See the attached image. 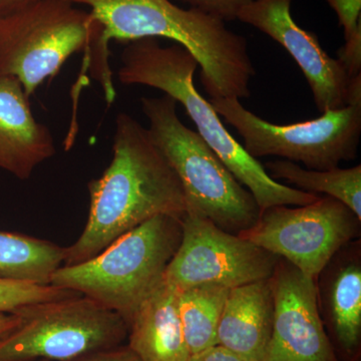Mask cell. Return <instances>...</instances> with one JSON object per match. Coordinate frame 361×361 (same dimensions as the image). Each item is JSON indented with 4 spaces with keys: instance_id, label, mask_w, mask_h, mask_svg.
<instances>
[{
    "instance_id": "6da1fadb",
    "label": "cell",
    "mask_w": 361,
    "mask_h": 361,
    "mask_svg": "<svg viewBox=\"0 0 361 361\" xmlns=\"http://www.w3.org/2000/svg\"><path fill=\"white\" fill-rule=\"evenodd\" d=\"M90 210L84 231L65 248L63 265L96 257L123 234L159 215L183 218L186 198L179 178L148 129L120 113L113 158L103 175L87 185Z\"/></svg>"
},
{
    "instance_id": "7a4b0ae2",
    "label": "cell",
    "mask_w": 361,
    "mask_h": 361,
    "mask_svg": "<svg viewBox=\"0 0 361 361\" xmlns=\"http://www.w3.org/2000/svg\"><path fill=\"white\" fill-rule=\"evenodd\" d=\"M90 7L102 26L104 42H130L164 37L182 45L201 66V82L210 99L250 96L255 68L245 37L225 21L171 0H68Z\"/></svg>"
},
{
    "instance_id": "3957f363",
    "label": "cell",
    "mask_w": 361,
    "mask_h": 361,
    "mask_svg": "<svg viewBox=\"0 0 361 361\" xmlns=\"http://www.w3.org/2000/svg\"><path fill=\"white\" fill-rule=\"evenodd\" d=\"M121 63L118 77L123 85L160 90L184 106L196 125L197 133L232 175L250 191L261 212L273 206L308 205L320 198L319 195L273 180L264 166L232 137L220 116L195 87L194 75L199 65L182 45L163 47L155 37L133 40L123 49Z\"/></svg>"
},
{
    "instance_id": "277c9868",
    "label": "cell",
    "mask_w": 361,
    "mask_h": 361,
    "mask_svg": "<svg viewBox=\"0 0 361 361\" xmlns=\"http://www.w3.org/2000/svg\"><path fill=\"white\" fill-rule=\"evenodd\" d=\"M84 52L92 78L106 101L116 97L103 26L90 11L68 0H39L0 16V75L16 78L32 97L66 61Z\"/></svg>"
},
{
    "instance_id": "5b68a950",
    "label": "cell",
    "mask_w": 361,
    "mask_h": 361,
    "mask_svg": "<svg viewBox=\"0 0 361 361\" xmlns=\"http://www.w3.org/2000/svg\"><path fill=\"white\" fill-rule=\"evenodd\" d=\"M182 240V218L159 215L114 241L96 257L61 266L49 284L78 292L129 323L140 304L165 279Z\"/></svg>"
},
{
    "instance_id": "8992f818",
    "label": "cell",
    "mask_w": 361,
    "mask_h": 361,
    "mask_svg": "<svg viewBox=\"0 0 361 361\" xmlns=\"http://www.w3.org/2000/svg\"><path fill=\"white\" fill-rule=\"evenodd\" d=\"M142 110L149 121V134L179 178L186 213L206 218L231 234L250 229L261 215L257 202L247 188L195 130L177 114L173 97H142Z\"/></svg>"
},
{
    "instance_id": "52a82bcc",
    "label": "cell",
    "mask_w": 361,
    "mask_h": 361,
    "mask_svg": "<svg viewBox=\"0 0 361 361\" xmlns=\"http://www.w3.org/2000/svg\"><path fill=\"white\" fill-rule=\"evenodd\" d=\"M214 110L243 139L253 158L276 156L326 171L355 160L361 134V102L323 113L319 118L291 125H275L247 110L235 97L210 99Z\"/></svg>"
},
{
    "instance_id": "ba28073f",
    "label": "cell",
    "mask_w": 361,
    "mask_h": 361,
    "mask_svg": "<svg viewBox=\"0 0 361 361\" xmlns=\"http://www.w3.org/2000/svg\"><path fill=\"white\" fill-rule=\"evenodd\" d=\"M16 313L20 325L0 339V361H71L118 348L128 337L122 316L80 294Z\"/></svg>"
},
{
    "instance_id": "9c48e42d",
    "label": "cell",
    "mask_w": 361,
    "mask_h": 361,
    "mask_svg": "<svg viewBox=\"0 0 361 361\" xmlns=\"http://www.w3.org/2000/svg\"><path fill=\"white\" fill-rule=\"evenodd\" d=\"M361 219L341 201L320 197L308 205L273 206L238 236L317 279L324 266L346 244L360 239Z\"/></svg>"
},
{
    "instance_id": "30bf717a",
    "label": "cell",
    "mask_w": 361,
    "mask_h": 361,
    "mask_svg": "<svg viewBox=\"0 0 361 361\" xmlns=\"http://www.w3.org/2000/svg\"><path fill=\"white\" fill-rule=\"evenodd\" d=\"M279 258L206 218L186 213L182 218V240L165 281L179 292L202 284L233 288L269 279Z\"/></svg>"
},
{
    "instance_id": "8fae6325",
    "label": "cell",
    "mask_w": 361,
    "mask_h": 361,
    "mask_svg": "<svg viewBox=\"0 0 361 361\" xmlns=\"http://www.w3.org/2000/svg\"><path fill=\"white\" fill-rule=\"evenodd\" d=\"M270 282L274 322L262 361H339L320 317L314 280L279 258Z\"/></svg>"
},
{
    "instance_id": "7c38bea8",
    "label": "cell",
    "mask_w": 361,
    "mask_h": 361,
    "mask_svg": "<svg viewBox=\"0 0 361 361\" xmlns=\"http://www.w3.org/2000/svg\"><path fill=\"white\" fill-rule=\"evenodd\" d=\"M293 0H254L237 20L257 28L282 45L305 75L320 113L348 106L353 78L338 59L331 58L314 32L300 27L292 18Z\"/></svg>"
},
{
    "instance_id": "4fadbf2b",
    "label": "cell",
    "mask_w": 361,
    "mask_h": 361,
    "mask_svg": "<svg viewBox=\"0 0 361 361\" xmlns=\"http://www.w3.org/2000/svg\"><path fill=\"white\" fill-rule=\"evenodd\" d=\"M317 305L339 361L361 360V242L342 247L315 281Z\"/></svg>"
},
{
    "instance_id": "5bb4252c",
    "label": "cell",
    "mask_w": 361,
    "mask_h": 361,
    "mask_svg": "<svg viewBox=\"0 0 361 361\" xmlns=\"http://www.w3.org/2000/svg\"><path fill=\"white\" fill-rule=\"evenodd\" d=\"M56 152L51 130L33 116L20 80L0 75V169L27 180Z\"/></svg>"
},
{
    "instance_id": "9a60e30c",
    "label": "cell",
    "mask_w": 361,
    "mask_h": 361,
    "mask_svg": "<svg viewBox=\"0 0 361 361\" xmlns=\"http://www.w3.org/2000/svg\"><path fill=\"white\" fill-rule=\"evenodd\" d=\"M274 310L270 278L230 288L218 327V344L249 360L262 361L272 334Z\"/></svg>"
},
{
    "instance_id": "2e32d148",
    "label": "cell",
    "mask_w": 361,
    "mask_h": 361,
    "mask_svg": "<svg viewBox=\"0 0 361 361\" xmlns=\"http://www.w3.org/2000/svg\"><path fill=\"white\" fill-rule=\"evenodd\" d=\"M128 346L142 361H188L179 314V291L164 279L128 323Z\"/></svg>"
},
{
    "instance_id": "e0dca14e",
    "label": "cell",
    "mask_w": 361,
    "mask_h": 361,
    "mask_svg": "<svg viewBox=\"0 0 361 361\" xmlns=\"http://www.w3.org/2000/svg\"><path fill=\"white\" fill-rule=\"evenodd\" d=\"M63 260V247L27 235L0 231V278L49 285Z\"/></svg>"
},
{
    "instance_id": "ac0fdd59",
    "label": "cell",
    "mask_w": 361,
    "mask_h": 361,
    "mask_svg": "<svg viewBox=\"0 0 361 361\" xmlns=\"http://www.w3.org/2000/svg\"><path fill=\"white\" fill-rule=\"evenodd\" d=\"M266 172L273 180L281 179L307 193H322L341 201L361 219V166L326 171L303 169L287 160L265 164Z\"/></svg>"
},
{
    "instance_id": "d6986e66",
    "label": "cell",
    "mask_w": 361,
    "mask_h": 361,
    "mask_svg": "<svg viewBox=\"0 0 361 361\" xmlns=\"http://www.w3.org/2000/svg\"><path fill=\"white\" fill-rule=\"evenodd\" d=\"M230 288L202 284L179 292V314L190 355L218 344L221 315Z\"/></svg>"
},
{
    "instance_id": "ffe728a7",
    "label": "cell",
    "mask_w": 361,
    "mask_h": 361,
    "mask_svg": "<svg viewBox=\"0 0 361 361\" xmlns=\"http://www.w3.org/2000/svg\"><path fill=\"white\" fill-rule=\"evenodd\" d=\"M78 294L51 284L30 283L0 278V312L16 313L35 304L61 300Z\"/></svg>"
},
{
    "instance_id": "44dd1931",
    "label": "cell",
    "mask_w": 361,
    "mask_h": 361,
    "mask_svg": "<svg viewBox=\"0 0 361 361\" xmlns=\"http://www.w3.org/2000/svg\"><path fill=\"white\" fill-rule=\"evenodd\" d=\"M212 18L223 21L237 20L240 11L254 0H178Z\"/></svg>"
},
{
    "instance_id": "7402d4cb",
    "label": "cell",
    "mask_w": 361,
    "mask_h": 361,
    "mask_svg": "<svg viewBox=\"0 0 361 361\" xmlns=\"http://www.w3.org/2000/svg\"><path fill=\"white\" fill-rule=\"evenodd\" d=\"M336 11L345 40L361 33V0H326Z\"/></svg>"
},
{
    "instance_id": "603a6c76",
    "label": "cell",
    "mask_w": 361,
    "mask_h": 361,
    "mask_svg": "<svg viewBox=\"0 0 361 361\" xmlns=\"http://www.w3.org/2000/svg\"><path fill=\"white\" fill-rule=\"evenodd\" d=\"M337 59L349 78L361 75V33L345 40V44L337 52Z\"/></svg>"
},
{
    "instance_id": "cb8c5ba5",
    "label": "cell",
    "mask_w": 361,
    "mask_h": 361,
    "mask_svg": "<svg viewBox=\"0 0 361 361\" xmlns=\"http://www.w3.org/2000/svg\"><path fill=\"white\" fill-rule=\"evenodd\" d=\"M71 361H142L128 345L97 351Z\"/></svg>"
},
{
    "instance_id": "d4e9b609",
    "label": "cell",
    "mask_w": 361,
    "mask_h": 361,
    "mask_svg": "<svg viewBox=\"0 0 361 361\" xmlns=\"http://www.w3.org/2000/svg\"><path fill=\"white\" fill-rule=\"evenodd\" d=\"M188 361H254L233 353L224 346L216 344L211 348L190 356Z\"/></svg>"
},
{
    "instance_id": "484cf974",
    "label": "cell",
    "mask_w": 361,
    "mask_h": 361,
    "mask_svg": "<svg viewBox=\"0 0 361 361\" xmlns=\"http://www.w3.org/2000/svg\"><path fill=\"white\" fill-rule=\"evenodd\" d=\"M21 323V316L18 313L0 312V339L11 334Z\"/></svg>"
},
{
    "instance_id": "4316f807",
    "label": "cell",
    "mask_w": 361,
    "mask_h": 361,
    "mask_svg": "<svg viewBox=\"0 0 361 361\" xmlns=\"http://www.w3.org/2000/svg\"><path fill=\"white\" fill-rule=\"evenodd\" d=\"M37 1L39 0H0V16L20 11Z\"/></svg>"
},
{
    "instance_id": "83f0119b",
    "label": "cell",
    "mask_w": 361,
    "mask_h": 361,
    "mask_svg": "<svg viewBox=\"0 0 361 361\" xmlns=\"http://www.w3.org/2000/svg\"><path fill=\"white\" fill-rule=\"evenodd\" d=\"M39 361H47V360H39Z\"/></svg>"
}]
</instances>
